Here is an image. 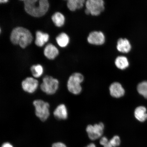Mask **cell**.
<instances>
[{"instance_id": "6da1fadb", "label": "cell", "mask_w": 147, "mask_h": 147, "mask_svg": "<svg viewBox=\"0 0 147 147\" xmlns=\"http://www.w3.org/2000/svg\"><path fill=\"white\" fill-rule=\"evenodd\" d=\"M23 1L25 11L34 17H42L49 10V3L47 0H24Z\"/></svg>"}, {"instance_id": "7a4b0ae2", "label": "cell", "mask_w": 147, "mask_h": 147, "mask_svg": "<svg viewBox=\"0 0 147 147\" xmlns=\"http://www.w3.org/2000/svg\"><path fill=\"white\" fill-rule=\"evenodd\" d=\"M10 39L13 45H19L22 48L25 49L32 43L33 37L31 32L27 29L18 27L13 29Z\"/></svg>"}, {"instance_id": "3957f363", "label": "cell", "mask_w": 147, "mask_h": 147, "mask_svg": "<svg viewBox=\"0 0 147 147\" xmlns=\"http://www.w3.org/2000/svg\"><path fill=\"white\" fill-rule=\"evenodd\" d=\"M59 82L57 79L50 76H46L42 80L40 85L41 90L47 95H52L56 92L59 87Z\"/></svg>"}, {"instance_id": "277c9868", "label": "cell", "mask_w": 147, "mask_h": 147, "mask_svg": "<svg viewBox=\"0 0 147 147\" xmlns=\"http://www.w3.org/2000/svg\"><path fill=\"white\" fill-rule=\"evenodd\" d=\"M84 77L81 74L75 73L73 74L67 82V87L70 92L75 95L79 94L82 90L81 84L83 82Z\"/></svg>"}, {"instance_id": "5b68a950", "label": "cell", "mask_w": 147, "mask_h": 147, "mask_svg": "<svg viewBox=\"0 0 147 147\" xmlns=\"http://www.w3.org/2000/svg\"><path fill=\"white\" fill-rule=\"evenodd\" d=\"M33 104L36 116L42 122L47 120L50 115V105L49 103L41 100H34Z\"/></svg>"}, {"instance_id": "8992f818", "label": "cell", "mask_w": 147, "mask_h": 147, "mask_svg": "<svg viewBox=\"0 0 147 147\" xmlns=\"http://www.w3.org/2000/svg\"><path fill=\"white\" fill-rule=\"evenodd\" d=\"M85 5V13L93 16L100 15L105 9L103 0H88L86 1Z\"/></svg>"}, {"instance_id": "52a82bcc", "label": "cell", "mask_w": 147, "mask_h": 147, "mask_svg": "<svg viewBox=\"0 0 147 147\" xmlns=\"http://www.w3.org/2000/svg\"><path fill=\"white\" fill-rule=\"evenodd\" d=\"M104 125L102 123L92 125H89L86 128L88 137L92 140L100 138L103 133Z\"/></svg>"}, {"instance_id": "ba28073f", "label": "cell", "mask_w": 147, "mask_h": 147, "mask_svg": "<svg viewBox=\"0 0 147 147\" xmlns=\"http://www.w3.org/2000/svg\"><path fill=\"white\" fill-rule=\"evenodd\" d=\"M87 39L89 44L97 46L104 45L106 41L105 36L103 32L98 31H94L90 32Z\"/></svg>"}, {"instance_id": "9c48e42d", "label": "cell", "mask_w": 147, "mask_h": 147, "mask_svg": "<svg viewBox=\"0 0 147 147\" xmlns=\"http://www.w3.org/2000/svg\"><path fill=\"white\" fill-rule=\"evenodd\" d=\"M22 87L24 91L28 93L32 94L38 89V81L32 77H28L22 82Z\"/></svg>"}, {"instance_id": "30bf717a", "label": "cell", "mask_w": 147, "mask_h": 147, "mask_svg": "<svg viewBox=\"0 0 147 147\" xmlns=\"http://www.w3.org/2000/svg\"><path fill=\"white\" fill-rule=\"evenodd\" d=\"M116 47L119 52L126 54L131 50V45L128 39L120 38L117 40Z\"/></svg>"}, {"instance_id": "8fae6325", "label": "cell", "mask_w": 147, "mask_h": 147, "mask_svg": "<svg viewBox=\"0 0 147 147\" xmlns=\"http://www.w3.org/2000/svg\"><path fill=\"white\" fill-rule=\"evenodd\" d=\"M110 95L115 98H119L123 96L125 94V90L120 83L115 82L110 86Z\"/></svg>"}, {"instance_id": "7c38bea8", "label": "cell", "mask_w": 147, "mask_h": 147, "mask_svg": "<svg viewBox=\"0 0 147 147\" xmlns=\"http://www.w3.org/2000/svg\"><path fill=\"white\" fill-rule=\"evenodd\" d=\"M53 115L58 120L67 119L68 117V111L65 105L62 104L57 106L53 112Z\"/></svg>"}, {"instance_id": "4fadbf2b", "label": "cell", "mask_w": 147, "mask_h": 147, "mask_svg": "<svg viewBox=\"0 0 147 147\" xmlns=\"http://www.w3.org/2000/svg\"><path fill=\"white\" fill-rule=\"evenodd\" d=\"M59 53L57 48L51 44H49L46 46L44 51V55L50 60L54 59L57 56Z\"/></svg>"}, {"instance_id": "5bb4252c", "label": "cell", "mask_w": 147, "mask_h": 147, "mask_svg": "<svg viewBox=\"0 0 147 147\" xmlns=\"http://www.w3.org/2000/svg\"><path fill=\"white\" fill-rule=\"evenodd\" d=\"M49 35L47 33H45L40 31L36 32V38L35 43L38 47H42L49 41Z\"/></svg>"}, {"instance_id": "9a60e30c", "label": "cell", "mask_w": 147, "mask_h": 147, "mask_svg": "<svg viewBox=\"0 0 147 147\" xmlns=\"http://www.w3.org/2000/svg\"><path fill=\"white\" fill-rule=\"evenodd\" d=\"M86 1L84 0H69L67 1L68 8L72 11L82 9L85 5Z\"/></svg>"}, {"instance_id": "2e32d148", "label": "cell", "mask_w": 147, "mask_h": 147, "mask_svg": "<svg viewBox=\"0 0 147 147\" xmlns=\"http://www.w3.org/2000/svg\"><path fill=\"white\" fill-rule=\"evenodd\" d=\"M115 63L116 67L121 70L126 69L129 65L128 58L123 56L117 57L115 59Z\"/></svg>"}, {"instance_id": "e0dca14e", "label": "cell", "mask_w": 147, "mask_h": 147, "mask_svg": "<svg viewBox=\"0 0 147 147\" xmlns=\"http://www.w3.org/2000/svg\"><path fill=\"white\" fill-rule=\"evenodd\" d=\"M147 110L143 106H139L136 108L134 114L138 120L141 122H144L147 119Z\"/></svg>"}, {"instance_id": "ac0fdd59", "label": "cell", "mask_w": 147, "mask_h": 147, "mask_svg": "<svg viewBox=\"0 0 147 147\" xmlns=\"http://www.w3.org/2000/svg\"><path fill=\"white\" fill-rule=\"evenodd\" d=\"M53 22L57 27H61L64 25L65 18L63 14L59 12H56L51 17Z\"/></svg>"}, {"instance_id": "d6986e66", "label": "cell", "mask_w": 147, "mask_h": 147, "mask_svg": "<svg viewBox=\"0 0 147 147\" xmlns=\"http://www.w3.org/2000/svg\"><path fill=\"white\" fill-rule=\"evenodd\" d=\"M56 41L60 47H65L68 45L69 42V38L66 33L62 32L57 36Z\"/></svg>"}, {"instance_id": "ffe728a7", "label": "cell", "mask_w": 147, "mask_h": 147, "mask_svg": "<svg viewBox=\"0 0 147 147\" xmlns=\"http://www.w3.org/2000/svg\"><path fill=\"white\" fill-rule=\"evenodd\" d=\"M30 70L33 76L36 78L41 77L44 71L43 67L39 64L32 65L30 67Z\"/></svg>"}, {"instance_id": "44dd1931", "label": "cell", "mask_w": 147, "mask_h": 147, "mask_svg": "<svg viewBox=\"0 0 147 147\" xmlns=\"http://www.w3.org/2000/svg\"><path fill=\"white\" fill-rule=\"evenodd\" d=\"M137 91L140 94L147 99V82L140 83L137 86Z\"/></svg>"}, {"instance_id": "7402d4cb", "label": "cell", "mask_w": 147, "mask_h": 147, "mask_svg": "<svg viewBox=\"0 0 147 147\" xmlns=\"http://www.w3.org/2000/svg\"><path fill=\"white\" fill-rule=\"evenodd\" d=\"M109 141L113 147H118L120 144V139L118 136H115Z\"/></svg>"}, {"instance_id": "603a6c76", "label": "cell", "mask_w": 147, "mask_h": 147, "mask_svg": "<svg viewBox=\"0 0 147 147\" xmlns=\"http://www.w3.org/2000/svg\"><path fill=\"white\" fill-rule=\"evenodd\" d=\"M52 147H67L63 143L58 142L53 143Z\"/></svg>"}, {"instance_id": "cb8c5ba5", "label": "cell", "mask_w": 147, "mask_h": 147, "mask_svg": "<svg viewBox=\"0 0 147 147\" xmlns=\"http://www.w3.org/2000/svg\"><path fill=\"white\" fill-rule=\"evenodd\" d=\"M109 141H108L107 138L105 137H102L101 138L100 140V144L104 146L105 145L106 143H107Z\"/></svg>"}, {"instance_id": "d4e9b609", "label": "cell", "mask_w": 147, "mask_h": 147, "mask_svg": "<svg viewBox=\"0 0 147 147\" xmlns=\"http://www.w3.org/2000/svg\"><path fill=\"white\" fill-rule=\"evenodd\" d=\"M1 147H13L12 144L9 142H6L3 143Z\"/></svg>"}, {"instance_id": "484cf974", "label": "cell", "mask_w": 147, "mask_h": 147, "mask_svg": "<svg viewBox=\"0 0 147 147\" xmlns=\"http://www.w3.org/2000/svg\"><path fill=\"white\" fill-rule=\"evenodd\" d=\"M103 146L104 147H113V146H112L111 143H110L109 141V142L107 143H106L105 145Z\"/></svg>"}, {"instance_id": "4316f807", "label": "cell", "mask_w": 147, "mask_h": 147, "mask_svg": "<svg viewBox=\"0 0 147 147\" xmlns=\"http://www.w3.org/2000/svg\"><path fill=\"white\" fill-rule=\"evenodd\" d=\"M87 147H96V146L93 143H91V144L88 145Z\"/></svg>"}, {"instance_id": "83f0119b", "label": "cell", "mask_w": 147, "mask_h": 147, "mask_svg": "<svg viewBox=\"0 0 147 147\" xmlns=\"http://www.w3.org/2000/svg\"><path fill=\"white\" fill-rule=\"evenodd\" d=\"M8 0H3V1H0V3H6L8 2Z\"/></svg>"}, {"instance_id": "f1b7e54d", "label": "cell", "mask_w": 147, "mask_h": 147, "mask_svg": "<svg viewBox=\"0 0 147 147\" xmlns=\"http://www.w3.org/2000/svg\"><path fill=\"white\" fill-rule=\"evenodd\" d=\"M86 147H87V146H86Z\"/></svg>"}]
</instances>
